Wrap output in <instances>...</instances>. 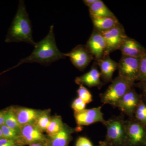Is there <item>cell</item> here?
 <instances>
[{"label":"cell","instance_id":"6da1fadb","mask_svg":"<svg viewBox=\"0 0 146 146\" xmlns=\"http://www.w3.org/2000/svg\"><path fill=\"white\" fill-rule=\"evenodd\" d=\"M53 29L54 26H51L46 36L36 43L33 52L29 56L21 59L16 66L1 73L0 75L24 63H36L48 66L53 62L65 58L64 53L59 50L56 46Z\"/></svg>","mask_w":146,"mask_h":146},{"label":"cell","instance_id":"8992f818","mask_svg":"<svg viewBox=\"0 0 146 146\" xmlns=\"http://www.w3.org/2000/svg\"><path fill=\"white\" fill-rule=\"evenodd\" d=\"M127 143L131 146H146V126L133 118L126 120Z\"/></svg>","mask_w":146,"mask_h":146},{"label":"cell","instance_id":"4316f807","mask_svg":"<svg viewBox=\"0 0 146 146\" xmlns=\"http://www.w3.org/2000/svg\"><path fill=\"white\" fill-rule=\"evenodd\" d=\"M86 104L81 99L78 97L73 101L71 107L74 110V112H79L85 109Z\"/></svg>","mask_w":146,"mask_h":146},{"label":"cell","instance_id":"83f0119b","mask_svg":"<svg viewBox=\"0 0 146 146\" xmlns=\"http://www.w3.org/2000/svg\"><path fill=\"white\" fill-rule=\"evenodd\" d=\"M23 143L16 140L5 138H0V146H24Z\"/></svg>","mask_w":146,"mask_h":146},{"label":"cell","instance_id":"1f68e13d","mask_svg":"<svg viewBox=\"0 0 146 146\" xmlns=\"http://www.w3.org/2000/svg\"><path fill=\"white\" fill-rule=\"evenodd\" d=\"M98 0H84L83 1L85 5L89 7L95 3Z\"/></svg>","mask_w":146,"mask_h":146},{"label":"cell","instance_id":"277c9868","mask_svg":"<svg viewBox=\"0 0 146 146\" xmlns=\"http://www.w3.org/2000/svg\"><path fill=\"white\" fill-rule=\"evenodd\" d=\"M104 125L106 128V139L115 145L120 146L127 143L125 120L120 117L106 121Z\"/></svg>","mask_w":146,"mask_h":146},{"label":"cell","instance_id":"5b68a950","mask_svg":"<svg viewBox=\"0 0 146 146\" xmlns=\"http://www.w3.org/2000/svg\"><path fill=\"white\" fill-rule=\"evenodd\" d=\"M100 33L103 36L106 44L104 56L109 55L115 50H119L123 42L128 36L124 28L120 23L110 29Z\"/></svg>","mask_w":146,"mask_h":146},{"label":"cell","instance_id":"9a60e30c","mask_svg":"<svg viewBox=\"0 0 146 146\" xmlns=\"http://www.w3.org/2000/svg\"><path fill=\"white\" fill-rule=\"evenodd\" d=\"M100 68L101 77L106 83L111 82L113 74L118 68V63L112 60L109 55L104 56L100 60L96 61Z\"/></svg>","mask_w":146,"mask_h":146},{"label":"cell","instance_id":"4dcf8cb0","mask_svg":"<svg viewBox=\"0 0 146 146\" xmlns=\"http://www.w3.org/2000/svg\"><path fill=\"white\" fill-rule=\"evenodd\" d=\"M7 108L0 110V127L5 125L6 114Z\"/></svg>","mask_w":146,"mask_h":146},{"label":"cell","instance_id":"5bb4252c","mask_svg":"<svg viewBox=\"0 0 146 146\" xmlns=\"http://www.w3.org/2000/svg\"><path fill=\"white\" fill-rule=\"evenodd\" d=\"M13 107L18 123L21 127L27 125L35 124L42 111V110L26 107L16 106Z\"/></svg>","mask_w":146,"mask_h":146},{"label":"cell","instance_id":"ac0fdd59","mask_svg":"<svg viewBox=\"0 0 146 146\" xmlns=\"http://www.w3.org/2000/svg\"><path fill=\"white\" fill-rule=\"evenodd\" d=\"M94 30L98 32L106 31L120 23L115 16L104 18H92Z\"/></svg>","mask_w":146,"mask_h":146},{"label":"cell","instance_id":"7a4b0ae2","mask_svg":"<svg viewBox=\"0 0 146 146\" xmlns=\"http://www.w3.org/2000/svg\"><path fill=\"white\" fill-rule=\"evenodd\" d=\"M32 27L25 3L19 1L18 10L9 29L5 39L6 43L23 42L35 46L33 38Z\"/></svg>","mask_w":146,"mask_h":146},{"label":"cell","instance_id":"9c48e42d","mask_svg":"<svg viewBox=\"0 0 146 146\" xmlns=\"http://www.w3.org/2000/svg\"><path fill=\"white\" fill-rule=\"evenodd\" d=\"M142 99L141 94H138L132 87L119 101L116 107L130 118H133L135 110Z\"/></svg>","mask_w":146,"mask_h":146},{"label":"cell","instance_id":"603a6c76","mask_svg":"<svg viewBox=\"0 0 146 146\" xmlns=\"http://www.w3.org/2000/svg\"><path fill=\"white\" fill-rule=\"evenodd\" d=\"M133 118L146 126V104L143 99L135 110Z\"/></svg>","mask_w":146,"mask_h":146},{"label":"cell","instance_id":"cb8c5ba5","mask_svg":"<svg viewBox=\"0 0 146 146\" xmlns=\"http://www.w3.org/2000/svg\"><path fill=\"white\" fill-rule=\"evenodd\" d=\"M0 127L2 131L4 138L16 140L23 143L21 140V134L16 130L8 127L5 125H3Z\"/></svg>","mask_w":146,"mask_h":146},{"label":"cell","instance_id":"8fae6325","mask_svg":"<svg viewBox=\"0 0 146 146\" xmlns=\"http://www.w3.org/2000/svg\"><path fill=\"white\" fill-rule=\"evenodd\" d=\"M43 133L35 124L27 125L21 127V140L25 146L39 143H46L48 136Z\"/></svg>","mask_w":146,"mask_h":146},{"label":"cell","instance_id":"f1b7e54d","mask_svg":"<svg viewBox=\"0 0 146 146\" xmlns=\"http://www.w3.org/2000/svg\"><path fill=\"white\" fill-rule=\"evenodd\" d=\"M76 146H93L89 139L84 137H80L77 140Z\"/></svg>","mask_w":146,"mask_h":146},{"label":"cell","instance_id":"4fadbf2b","mask_svg":"<svg viewBox=\"0 0 146 146\" xmlns=\"http://www.w3.org/2000/svg\"><path fill=\"white\" fill-rule=\"evenodd\" d=\"M75 82L78 85H82L88 87H97L100 89L104 85L102 81L100 73L98 68V65L95 62L92 65L91 70L88 72L80 76L77 77Z\"/></svg>","mask_w":146,"mask_h":146},{"label":"cell","instance_id":"ba28073f","mask_svg":"<svg viewBox=\"0 0 146 146\" xmlns=\"http://www.w3.org/2000/svg\"><path fill=\"white\" fill-rule=\"evenodd\" d=\"M65 57L70 58L71 62L77 69L83 71L94 59L86 45H78L70 52L64 53Z\"/></svg>","mask_w":146,"mask_h":146},{"label":"cell","instance_id":"d6986e66","mask_svg":"<svg viewBox=\"0 0 146 146\" xmlns=\"http://www.w3.org/2000/svg\"><path fill=\"white\" fill-rule=\"evenodd\" d=\"M89 8L91 19L115 16L101 0H98Z\"/></svg>","mask_w":146,"mask_h":146},{"label":"cell","instance_id":"e0dca14e","mask_svg":"<svg viewBox=\"0 0 146 146\" xmlns=\"http://www.w3.org/2000/svg\"><path fill=\"white\" fill-rule=\"evenodd\" d=\"M122 55L140 58L146 52V49L135 39L127 36L120 48Z\"/></svg>","mask_w":146,"mask_h":146},{"label":"cell","instance_id":"d6a6232c","mask_svg":"<svg viewBox=\"0 0 146 146\" xmlns=\"http://www.w3.org/2000/svg\"><path fill=\"white\" fill-rule=\"evenodd\" d=\"M29 146H48L47 143H36L32 144L29 145Z\"/></svg>","mask_w":146,"mask_h":146},{"label":"cell","instance_id":"52a82bcc","mask_svg":"<svg viewBox=\"0 0 146 146\" xmlns=\"http://www.w3.org/2000/svg\"><path fill=\"white\" fill-rule=\"evenodd\" d=\"M140 58L122 56L118 63L119 76L130 81H137L139 75Z\"/></svg>","mask_w":146,"mask_h":146},{"label":"cell","instance_id":"3957f363","mask_svg":"<svg viewBox=\"0 0 146 146\" xmlns=\"http://www.w3.org/2000/svg\"><path fill=\"white\" fill-rule=\"evenodd\" d=\"M111 82L106 91L100 95V98L103 104L116 107L119 101L133 87L135 82L118 75Z\"/></svg>","mask_w":146,"mask_h":146},{"label":"cell","instance_id":"d4e9b609","mask_svg":"<svg viewBox=\"0 0 146 146\" xmlns=\"http://www.w3.org/2000/svg\"><path fill=\"white\" fill-rule=\"evenodd\" d=\"M77 92L78 98L81 99L86 104L90 103L93 101V98L91 93L83 85H80Z\"/></svg>","mask_w":146,"mask_h":146},{"label":"cell","instance_id":"2e32d148","mask_svg":"<svg viewBox=\"0 0 146 146\" xmlns=\"http://www.w3.org/2000/svg\"><path fill=\"white\" fill-rule=\"evenodd\" d=\"M76 129L73 128L65 123L64 126L58 133L52 136H48L47 144L48 146H68L72 138V134Z\"/></svg>","mask_w":146,"mask_h":146},{"label":"cell","instance_id":"7c38bea8","mask_svg":"<svg viewBox=\"0 0 146 146\" xmlns=\"http://www.w3.org/2000/svg\"><path fill=\"white\" fill-rule=\"evenodd\" d=\"M85 45L96 61L100 60L104 56L106 44L103 36L99 32L94 30Z\"/></svg>","mask_w":146,"mask_h":146},{"label":"cell","instance_id":"f546056e","mask_svg":"<svg viewBox=\"0 0 146 146\" xmlns=\"http://www.w3.org/2000/svg\"><path fill=\"white\" fill-rule=\"evenodd\" d=\"M134 86L138 87L141 90L142 98L144 99L146 101V81L139 82L138 83L134 84Z\"/></svg>","mask_w":146,"mask_h":146},{"label":"cell","instance_id":"836d02e7","mask_svg":"<svg viewBox=\"0 0 146 146\" xmlns=\"http://www.w3.org/2000/svg\"><path fill=\"white\" fill-rule=\"evenodd\" d=\"M0 138H1V137H0Z\"/></svg>","mask_w":146,"mask_h":146},{"label":"cell","instance_id":"44dd1931","mask_svg":"<svg viewBox=\"0 0 146 146\" xmlns=\"http://www.w3.org/2000/svg\"><path fill=\"white\" fill-rule=\"evenodd\" d=\"M6 114L5 125L8 127L16 130L21 134V127L16 118L13 106L7 108Z\"/></svg>","mask_w":146,"mask_h":146},{"label":"cell","instance_id":"ffe728a7","mask_svg":"<svg viewBox=\"0 0 146 146\" xmlns=\"http://www.w3.org/2000/svg\"><path fill=\"white\" fill-rule=\"evenodd\" d=\"M64 124L65 123H63L60 116L58 115L52 116L46 132L47 136H52L58 133L63 129Z\"/></svg>","mask_w":146,"mask_h":146},{"label":"cell","instance_id":"7402d4cb","mask_svg":"<svg viewBox=\"0 0 146 146\" xmlns=\"http://www.w3.org/2000/svg\"><path fill=\"white\" fill-rule=\"evenodd\" d=\"M50 114L51 110L50 109L42 110L35 123V125L43 132H46L48 126L49 124L52 117Z\"/></svg>","mask_w":146,"mask_h":146},{"label":"cell","instance_id":"30bf717a","mask_svg":"<svg viewBox=\"0 0 146 146\" xmlns=\"http://www.w3.org/2000/svg\"><path fill=\"white\" fill-rule=\"evenodd\" d=\"M74 117L77 125L80 127L98 122L104 124L106 121L104 118V114L102 111L101 106L85 109L80 112H74Z\"/></svg>","mask_w":146,"mask_h":146},{"label":"cell","instance_id":"484cf974","mask_svg":"<svg viewBox=\"0 0 146 146\" xmlns=\"http://www.w3.org/2000/svg\"><path fill=\"white\" fill-rule=\"evenodd\" d=\"M137 81H146V51L140 58L139 75Z\"/></svg>","mask_w":146,"mask_h":146}]
</instances>
